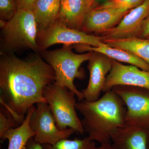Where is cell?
Instances as JSON below:
<instances>
[{
    "instance_id": "cell-17",
    "label": "cell",
    "mask_w": 149,
    "mask_h": 149,
    "mask_svg": "<svg viewBox=\"0 0 149 149\" xmlns=\"http://www.w3.org/2000/svg\"><path fill=\"white\" fill-rule=\"evenodd\" d=\"M35 107L33 105L29 108L25 119L21 125L7 130L0 138L2 141L8 140L7 149H25L28 141L34 138L35 133L29 126V121Z\"/></svg>"
},
{
    "instance_id": "cell-25",
    "label": "cell",
    "mask_w": 149,
    "mask_h": 149,
    "mask_svg": "<svg viewBox=\"0 0 149 149\" xmlns=\"http://www.w3.org/2000/svg\"><path fill=\"white\" fill-rule=\"evenodd\" d=\"M25 149H44V148L42 145L36 142L32 138L28 141Z\"/></svg>"
},
{
    "instance_id": "cell-13",
    "label": "cell",
    "mask_w": 149,
    "mask_h": 149,
    "mask_svg": "<svg viewBox=\"0 0 149 149\" xmlns=\"http://www.w3.org/2000/svg\"><path fill=\"white\" fill-rule=\"evenodd\" d=\"M97 6L96 0H61L58 18L67 27L81 30L85 17Z\"/></svg>"
},
{
    "instance_id": "cell-2",
    "label": "cell",
    "mask_w": 149,
    "mask_h": 149,
    "mask_svg": "<svg viewBox=\"0 0 149 149\" xmlns=\"http://www.w3.org/2000/svg\"><path fill=\"white\" fill-rule=\"evenodd\" d=\"M76 109L83 116L81 122L85 132L100 144L111 142L118 130L125 125L126 107L112 90L97 100L78 102Z\"/></svg>"
},
{
    "instance_id": "cell-14",
    "label": "cell",
    "mask_w": 149,
    "mask_h": 149,
    "mask_svg": "<svg viewBox=\"0 0 149 149\" xmlns=\"http://www.w3.org/2000/svg\"><path fill=\"white\" fill-rule=\"evenodd\" d=\"M148 131L125 125L118 130L111 139L113 149H147Z\"/></svg>"
},
{
    "instance_id": "cell-15",
    "label": "cell",
    "mask_w": 149,
    "mask_h": 149,
    "mask_svg": "<svg viewBox=\"0 0 149 149\" xmlns=\"http://www.w3.org/2000/svg\"><path fill=\"white\" fill-rule=\"evenodd\" d=\"M72 48L79 52H95L103 54L111 59L120 63H125L135 65L143 70L149 71V64L143 59L128 51L107 45L94 47L88 45L78 44L73 45Z\"/></svg>"
},
{
    "instance_id": "cell-20",
    "label": "cell",
    "mask_w": 149,
    "mask_h": 149,
    "mask_svg": "<svg viewBox=\"0 0 149 149\" xmlns=\"http://www.w3.org/2000/svg\"><path fill=\"white\" fill-rule=\"evenodd\" d=\"M145 0H107L101 5L97 6L100 8H119L130 10L141 4Z\"/></svg>"
},
{
    "instance_id": "cell-11",
    "label": "cell",
    "mask_w": 149,
    "mask_h": 149,
    "mask_svg": "<svg viewBox=\"0 0 149 149\" xmlns=\"http://www.w3.org/2000/svg\"><path fill=\"white\" fill-rule=\"evenodd\" d=\"M149 15V0L130 10L116 27L102 32L104 38L122 39L138 37L142 24Z\"/></svg>"
},
{
    "instance_id": "cell-19",
    "label": "cell",
    "mask_w": 149,
    "mask_h": 149,
    "mask_svg": "<svg viewBox=\"0 0 149 149\" xmlns=\"http://www.w3.org/2000/svg\"><path fill=\"white\" fill-rule=\"evenodd\" d=\"M42 146L44 149H94L96 144L95 141L88 136L83 139H63L54 145Z\"/></svg>"
},
{
    "instance_id": "cell-12",
    "label": "cell",
    "mask_w": 149,
    "mask_h": 149,
    "mask_svg": "<svg viewBox=\"0 0 149 149\" xmlns=\"http://www.w3.org/2000/svg\"><path fill=\"white\" fill-rule=\"evenodd\" d=\"M130 10L119 8H100L97 6L85 17L81 31L100 35L116 27Z\"/></svg>"
},
{
    "instance_id": "cell-16",
    "label": "cell",
    "mask_w": 149,
    "mask_h": 149,
    "mask_svg": "<svg viewBox=\"0 0 149 149\" xmlns=\"http://www.w3.org/2000/svg\"><path fill=\"white\" fill-rule=\"evenodd\" d=\"M60 7L61 0H35L32 11L38 33L48 29L57 19Z\"/></svg>"
},
{
    "instance_id": "cell-9",
    "label": "cell",
    "mask_w": 149,
    "mask_h": 149,
    "mask_svg": "<svg viewBox=\"0 0 149 149\" xmlns=\"http://www.w3.org/2000/svg\"><path fill=\"white\" fill-rule=\"evenodd\" d=\"M111 69L107 75L103 92L111 91L119 85L134 86L149 90V71L135 65H125L111 59Z\"/></svg>"
},
{
    "instance_id": "cell-10",
    "label": "cell",
    "mask_w": 149,
    "mask_h": 149,
    "mask_svg": "<svg viewBox=\"0 0 149 149\" xmlns=\"http://www.w3.org/2000/svg\"><path fill=\"white\" fill-rule=\"evenodd\" d=\"M88 61L90 78L87 87L82 90L84 100L94 101L100 98L103 92L107 75L111 69V59L103 54L93 52Z\"/></svg>"
},
{
    "instance_id": "cell-5",
    "label": "cell",
    "mask_w": 149,
    "mask_h": 149,
    "mask_svg": "<svg viewBox=\"0 0 149 149\" xmlns=\"http://www.w3.org/2000/svg\"><path fill=\"white\" fill-rule=\"evenodd\" d=\"M44 96L59 130L70 128L76 133L84 134L85 130L76 113V96L73 92L55 82L47 86Z\"/></svg>"
},
{
    "instance_id": "cell-24",
    "label": "cell",
    "mask_w": 149,
    "mask_h": 149,
    "mask_svg": "<svg viewBox=\"0 0 149 149\" xmlns=\"http://www.w3.org/2000/svg\"><path fill=\"white\" fill-rule=\"evenodd\" d=\"M149 37V15L144 20L138 37L147 38Z\"/></svg>"
},
{
    "instance_id": "cell-18",
    "label": "cell",
    "mask_w": 149,
    "mask_h": 149,
    "mask_svg": "<svg viewBox=\"0 0 149 149\" xmlns=\"http://www.w3.org/2000/svg\"><path fill=\"white\" fill-rule=\"evenodd\" d=\"M102 42L110 47L128 51L149 64V38L134 37L113 39L104 37Z\"/></svg>"
},
{
    "instance_id": "cell-22",
    "label": "cell",
    "mask_w": 149,
    "mask_h": 149,
    "mask_svg": "<svg viewBox=\"0 0 149 149\" xmlns=\"http://www.w3.org/2000/svg\"><path fill=\"white\" fill-rule=\"evenodd\" d=\"M18 126L16 121L11 116L1 107L0 111V138L7 130Z\"/></svg>"
},
{
    "instance_id": "cell-3",
    "label": "cell",
    "mask_w": 149,
    "mask_h": 149,
    "mask_svg": "<svg viewBox=\"0 0 149 149\" xmlns=\"http://www.w3.org/2000/svg\"><path fill=\"white\" fill-rule=\"evenodd\" d=\"M0 22L1 53L13 54L17 51L31 49L39 53L37 43L38 30L32 10H17L8 21Z\"/></svg>"
},
{
    "instance_id": "cell-28",
    "label": "cell",
    "mask_w": 149,
    "mask_h": 149,
    "mask_svg": "<svg viewBox=\"0 0 149 149\" xmlns=\"http://www.w3.org/2000/svg\"><path fill=\"white\" fill-rule=\"evenodd\" d=\"M96 1H97V0H96Z\"/></svg>"
},
{
    "instance_id": "cell-29",
    "label": "cell",
    "mask_w": 149,
    "mask_h": 149,
    "mask_svg": "<svg viewBox=\"0 0 149 149\" xmlns=\"http://www.w3.org/2000/svg\"><path fill=\"white\" fill-rule=\"evenodd\" d=\"M148 38H149V37H148Z\"/></svg>"
},
{
    "instance_id": "cell-8",
    "label": "cell",
    "mask_w": 149,
    "mask_h": 149,
    "mask_svg": "<svg viewBox=\"0 0 149 149\" xmlns=\"http://www.w3.org/2000/svg\"><path fill=\"white\" fill-rule=\"evenodd\" d=\"M32 113L29 126L35 133L34 140L41 145H54L61 140L68 139L75 133L71 128L60 130L56 126L50 108L47 102H41Z\"/></svg>"
},
{
    "instance_id": "cell-26",
    "label": "cell",
    "mask_w": 149,
    "mask_h": 149,
    "mask_svg": "<svg viewBox=\"0 0 149 149\" xmlns=\"http://www.w3.org/2000/svg\"><path fill=\"white\" fill-rule=\"evenodd\" d=\"M94 149H113L112 146L111 142H107L100 144L99 147H95Z\"/></svg>"
},
{
    "instance_id": "cell-7",
    "label": "cell",
    "mask_w": 149,
    "mask_h": 149,
    "mask_svg": "<svg viewBox=\"0 0 149 149\" xmlns=\"http://www.w3.org/2000/svg\"><path fill=\"white\" fill-rule=\"evenodd\" d=\"M125 107V124L149 130V90L134 86L119 85L113 88Z\"/></svg>"
},
{
    "instance_id": "cell-4",
    "label": "cell",
    "mask_w": 149,
    "mask_h": 149,
    "mask_svg": "<svg viewBox=\"0 0 149 149\" xmlns=\"http://www.w3.org/2000/svg\"><path fill=\"white\" fill-rule=\"evenodd\" d=\"M72 46L64 45L60 49L46 50L39 53L46 62L53 69L56 77L55 83L66 87L76 95L79 101L84 100L83 93L74 84L75 78L83 80L85 74L80 70V65L91 58L93 52L77 54L72 51Z\"/></svg>"
},
{
    "instance_id": "cell-23",
    "label": "cell",
    "mask_w": 149,
    "mask_h": 149,
    "mask_svg": "<svg viewBox=\"0 0 149 149\" xmlns=\"http://www.w3.org/2000/svg\"><path fill=\"white\" fill-rule=\"evenodd\" d=\"M17 10H32L35 0H15Z\"/></svg>"
},
{
    "instance_id": "cell-1",
    "label": "cell",
    "mask_w": 149,
    "mask_h": 149,
    "mask_svg": "<svg viewBox=\"0 0 149 149\" xmlns=\"http://www.w3.org/2000/svg\"><path fill=\"white\" fill-rule=\"evenodd\" d=\"M56 80L53 69L37 53L24 59L1 53V104L17 122L34 104L47 102L44 92Z\"/></svg>"
},
{
    "instance_id": "cell-27",
    "label": "cell",
    "mask_w": 149,
    "mask_h": 149,
    "mask_svg": "<svg viewBox=\"0 0 149 149\" xmlns=\"http://www.w3.org/2000/svg\"><path fill=\"white\" fill-rule=\"evenodd\" d=\"M147 149H149V130L147 133Z\"/></svg>"
},
{
    "instance_id": "cell-21",
    "label": "cell",
    "mask_w": 149,
    "mask_h": 149,
    "mask_svg": "<svg viewBox=\"0 0 149 149\" xmlns=\"http://www.w3.org/2000/svg\"><path fill=\"white\" fill-rule=\"evenodd\" d=\"M17 11L15 0H0L1 20L8 21L13 17Z\"/></svg>"
},
{
    "instance_id": "cell-6",
    "label": "cell",
    "mask_w": 149,
    "mask_h": 149,
    "mask_svg": "<svg viewBox=\"0 0 149 149\" xmlns=\"http://www.w3.org/2000/svg\"><path fill=\"white\" fill-rule=\"evenodd\" d=\"M104 37L91 35L81 30L70 28L58 18L48 29L37 34V43L38 52L46 50L56 44L72 46L78 44L94 47H104Z\"/></svg>"
}]
</instances>
